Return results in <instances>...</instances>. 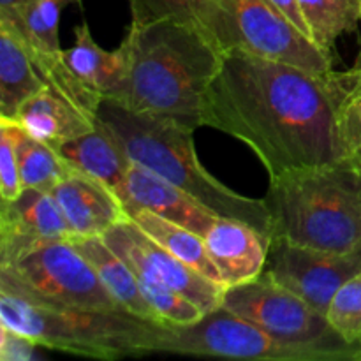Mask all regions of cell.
<instances>
[{
  "instance_id": "6da1fadb",
  "label": "cell",
  "mask_w": 361,
  "mask_h": 361,
  "mask_svg": "<svg viewBox=\"0 0 361 361\" xmlns=\"http://www.w3.org/2000/svg\"><path fill=\"white\" fill-rule=\"evenodd\" d=\"M344 87V73L224 53L208 90L204 127L245 143L270 178L348 161L341 134Z\"/></svg>"
},
{
  "instance_id": "7a4b0ae2",
  "label": "cell",
  "mask_w": 361,
  "mask_h": 361,
  "mask_svg": "<svg viewBox=\"0 0 361 361\" xmlns=\"http://www.w3.org/2000/svg\"><path fill=\"white\" fill-rule=\"evenodd\" d=\"M126 81L116 101L133 111L197 130L224 51L204 32L175 21L129 25L118 46Z\"/></svg>"
},
{
  "instance_id": "3957f363",
  "label": "cell",
  "mask_w": 361,
  "mask_h": 361,
  "mask_svg": "<svg viewBox=\"0 0 361 361\" xmlns=\"http://www.w3.org/2000/svg\"><path fill=\"white\" fill-rule=\"evenodd\" d=\"M97 118L115 134L134 164L189 192L219 217L245 222L270 240V214L264 200L242 196L204 169L194 145L196 130L133 111L113 99H102Z\"/></svg>"
},
{
  "instance_id": "277c9868",
  "label": "cell",
  "mask_w": 361,
  "mask_h": 361,
  "mask_svg": "<svg viewBox=\"0 0 361 361\" xmlns=\"http://www.w3.org/2000/svg\"><path fill=\"white\" fill-rule=\"evenodd\" d=\"M270 240L310 249H361V168L349 161L270 178L264 194Z\"/></svg>"
},
{
  "instance_id": "5b68a950",
  "label": "cell",
  "mask_w": 361,
  "mask_h": 361,
  "mask_svg": "<svg viewBox=\"0 0 361 361\" xmlns=\"http://www.w3.org/2000/svg\"><path fill=\"white\" fill-rule=\"evenodd\" d=\"M162 321L127 310L78 309L23 298L0 289V324L39 348L95 360H120L154 353Z\"/></svg>"
},
{
  "instance_id": "8992f818",
  "label": "cell",
  "mask_w": 361,
  "mask_h": 361,
  "mask_svg": "<svg viewBox=\"0 0 361 361\" xmlns=\"http://www.w3.org/2000/svg\"><path fill=\"white\" fill-rule=\"evenodd\" d=\"M222 305L271 338L312 355L316 361H361V345L345 342L326 316L270 275L226 288Z\"/></svg>"
},
{
  "instance_id": "52a82bcc",
  "label": "cell",
  "mask_w": 361,
  "mask_h": 361,
  "mask_svg": "<svg viewBox=\"0 0 361 361\" xmlns=\"http://www.w3.org/2000/svg\"><path fill=\"white\" fill-rule=\"evenodd\" d=\"M0 289L49 305L123 310L69 240L44 243L0 264Z\"/></svg>"
},
{
  "instance_id": "ba28073f",
  "label": "cell",
  "mask_w": 361,
  "mask_h": 361,
  "mask_svg": "<svg viewBox=\"0 0 361 361\" xmlns=\"http://www.w3.org/2000/svg\"><path fill=\"white\" fill-rule=\"evenodd\" d=\"M154 353L235 360L316 361L309 353L271 338L267 331L224 305L207 312L192 324L161 323Z\"/></svg>"
},
{
  "instance_id": "9c48e42d",
  "label": "cell",
  "mask_w": 361,
  "mask_h": 361,
  "mask_svg": "<svg viewBox=\"0 0 361 361\" xmlns=\"http://www.w3.org/2000/svg\"><path fill=\"white\" fill-rule=\"evenodd\" d=\"M71 4H81V0H23L13 9L0 13V21L13 28L44 83L92 118H97L102 99L80 83L67 67L60 46V16Z\"/></svg>"
},
{
  "instance_id": "30bf717a",
  "label": "cell",
  "mask_w": 361,
  "mask_h": 361,
  "mask_svg": "<svg viewBox=\"0 0 361 361\" xmlns=\"http://www.w3.org/2000/svg\"><path fill=\"white\" fill-rule=\"evenodd\" d=\"M231 48L281 60L316 73H330L331 56L321 51L270 0H226ZM228 51V53H229Z\"/></svg>"
},
{
  "instance_id": "8fae6325",
  "label": "cell",
  "mask_w": 361,
  "mask_h": 361,
  "mask_svg": "<svg viewBox=\"0 0 361 361\" xmlns=\"http://www.w3.org/2000/svg\"><path fill=\"white\" fill-rule=\"evenodd\" d=\"M102 238L109 249L126 261L136 277L159 282L182 293L204 314L222 307L226 286L204 277L201 271L173 256L130 219L113 226Z\"/></svg>"
},
{
  "instance_id": "7c38bea8",
  "label": "cell",
  "mask_w": 361,
  "mask_h": 361,
  "mask_svg": "<svg viewBox=\"0 0 361 361\" xmlns=\"http://www.w3.org/2000/svg\"><path fill=\"white\" fill-rule=\"evenodd\" d=\"M360 271L361 249L331 252L279 238L268 245L264 274L323 314L341 286Z\"/></svg>"
},
{
  "instance_id": "4fadbf2b",
  "label": "cell",
  "mask_w": 361,
  "mask_h": 361,
  "mask_svg": "<svg viewBox=\"0 0 361 361\" xmlns=\"http://www.w3.org/2000/svg\"><path fill=\"white\" fill-rule=\"evenodd\" d=\"M62 240H71V229L51 192L23 189L16 200L0 203V264Z\"/></svg>"
},
{
  "instance_id": "5bb4252c",
  "label": "cell",
  "mask_w": 361,
  "mask_h": 361,
  "mask_svg": "<svg viewBox=\"0 0 361 361\" xmlns=\"http://www.w3.org/2000/svg\"><path fill=\"white\" fill-rule=\"evenodd\" d=\"M115 192L129 219L137 210L154 212L203 238L219 219V215L200 200L134 162Z\"/></svg>"
},
{
  "instance_id": "9a60e30c",
  "label": "cell",
  "mask_w": 361,
  "mask_h": 361,
  "mask_svg": "<svg viewBox=\"0 0 361 361\" xmlns=\"http://www.w3.org/2000/svg\"><path fill=\"white\" fill-rule=\"evenodd\" d=\"M51 194L69 226L71 240L102 236L113 226L129 219L111 187L74 168Z\"/></svg>"
},
{
  "instance_id": "2e32d148",
  "label": "cell",
  "mask_w": 361,
  "mask_h": 361,
  "mask_svg": "<svg viewBox=\"0 0 361 361\" xmlns=\"http://www.w3.org/2000/svg\"><path fill=\"white\" fill-rule=\"evenodd\" d=\"M204 245L226 288L254 281L267 268L270 240L236 219L219 217L204 235Z\"/></svg>"
},
{
  "instance_id": "e0dca14e",
  "label": "cell",
  "mask_w": 361,
  "mask_h": 361,
  "mask_svg": "<svg viewBox=\"0 0 361 361\" xmlns=\"http://www.w3.org/2000/svg\"><path fill=\"white\" fill-rule=\"evenodd\" d=\"M13 120L28 136L55 150L67 141L90 133L97 122L51 87L28 99Z\"/></svg>"
},
{
  "instance_id": "ac0fdd59",
  "label": "cell",
  "mask_w": 361,
  "mask_h": 361,
  "mask_svg": "<svg viewBox=\"0 0 361 361\" xmlns=\"http://www.w3.org/2000/svg\"><path fill=\"white\" fill-rule=\"evenodd\" d=\"M129 7L134 27L175 21L204 32L224 53L231 48L226 0H129Z\"/></svg>"
},
{
  "instance_id": "d6986e66",
  "label": "cell",
  "mask_w": 361,
  "mask_h": 361,
  "mask_svg": "<svg viewBox=\"0 0 361 361\" xmlns=\"http://www.w3.org/2000/svg\"><path fill=\"white\" fill-rule=\"evenodd\" d=\"M67 67L85 88L101 99L120 97L126 81V59L122 49L115 51L101 48L92 37L87 20L74 28V44L63 49Z\"/></svg>"
},
{
  "instance_id": "ffe728a7",
  "label": "cell",
  "mask_w": 361,
  "mask_h": 361,
  "mask_svg": "<svg viewBox=\"0 0 361 361\" xmlns=\"http://www.w3.org/2000/svg\"><path fill=\"white\" fill-rule=\"evenodd\" d=\"M56 152L71 168L101 180L113 190L118 189L133 166L122 143L99 118L90 133L67 141Z\"/></svg>"
},
{
  "instance_id": "44dd1931",
  "label": "cell",
  "mask_w": 361,
  "mask_h": 361,
  "mask_svg": "<svg viewBox=\"0 0 361 361\" xmlns=\"http://www.w3.org/2000/svg\"><path fill=\"white\" fill-rule=\"evenodd\" d=\"M78 252L92 264L109 295L116 300L120 307L127 312L145 317L150 321H159L152 307L141 293L136 274L126 264V261L109 249L102 236H88V238L69 240Z\"/></svg>"
},
{
  "instance_id": "7402d4cb",
  "label": "cell",
  "mask_w": 361,
  "mask_h": 361,
  "mask_svg": "<svg viewBox=\"0 0 361 361\" xmlns=\"http://www.w3.org/2000/svg\"><path fill=\"white\" fill-rule=\"evenodd\" d=\"M46 87L18 35L0 21V116L13 120L21 106Z\"/></svg>"
},
{
  "instance_id": "603a6c76",
  "label": "cell",
  "mask_w": 361,
  "mask_h": 361,
  "mask_svg": "<svg viewBox=\"0 0 361 361\" xmlns=\"http://www.w3.org/2000/svg\"><path fill=\"white\" fill-rule=\"evenodd\" d=\"M130 221L136 222L150 238H154L159 245L169 250L180 261L192 267L194 270L201 271L204 277L222 284L221 275H219L217 268L212 263L210 256L207 252L203 236L148 210L134 212L130 215Z\"/></svg>"
},
{
  "instance_id": "cb8c5ba5",
  "label": "cell",
  "mask_w": 361,
  "mask_h": 361,
  "mask_svg": "<svg viewBox=\"0 0 361 361\" xmlns=\"http://www.w3.org/2000/svg\"><path fill=\"white\" fill-rule=\"evenodd\" d=\"M314 44L331 56L338 37L356 30L361 21L358 0H298Z\"/></svg>"
},
{
  "instance_id": "d4e9b609",
  "label": "cell",
  "mask_w": 361,
  "mask_h": 361,
  "mask_svg": "<svg viewBox=\"0 0 361 361\" xmlns=\"http://www.w3.org/2000/svg\"><path fill=\"white\" fill-rule=\"evenodd\" d=\"M18 164L23 189H35L53 192L71 166L63 161L55 148L21 130L18 140Z\"/></svg>"
},
{
  "instance_id": "484cf974",
  "label": "cell",
  "mask_w": 361,
  "mask_h": 361,
  "mask_svg": "<svg viewBox=\"0 0 361 361\" xmlns=\"http://www.w3.org/2000/svg\"><path fill=\"white\" fill-rule=\"evenodd\" d=\"M324 316L345 342L361 345V271L341 286Z\"/></svg>"
},
{
  "instance_id": "4316f807",
  "label": "cell",
  "mask_w": 361,
  "mask_h": 361,
  "mask_svg": "<svg viewBox=\"0 0 361 361\" xmlns=\"http://www.w3.org/2000/svg\"><path fill=\"white\" fill-rule=\"evenodd\" d=\"M141 293L159 321L168 324H192L204 316L203 310L187 296L159 282L137 277Z\"/></svg>"
},
{
  "instance_id": "83f0119b",
  "label": "cell",
  "mask_w": 361,
  "mask_h": 361,
  "mask_svg": "<svg viewBox=\"0 0 361 361\" xmlns=\"http://www.w3.org/2000/svg\"><path fill=\"white\" fill-rule=\"evenodd\" d=\"M345 87L341 101V134L348 161L361 168V87L355 69L344 73Z\"/></svg>"
},
{
  "instance_id": "f1b7e54d",
  "label": "cell",
  "mask_w": 361,
  "mask_h": 361,
  "mask_svg": "<svg viewBox=\"0 0 361 361\" xmlns=\"http://www.w3.org/2000/svg\"><path fill=\"white\" fill-rule=\"evenodd\" d=\"M21 127L14 120L0 116V197L13 201L23 192L18 164V140Z\"/></svg>"
},
{
  "instance_id": "f546056e",
  "label": "cell",
  "mask_w": 361,
  "mask_h": 361,
  "mask_svg": "<svg viewBox=\"0 0 361 361\" xmlns=\"http://www.w3.org/2000/svg\"><path fill=\"white\" fill-rule=\"evenodd\" d=\"M39 345L30 338L9 330L0 324V360L2 361H30Z\"/></svg>"
},
{
  "instance_id": "4dcf8cb0",
  "label": "cell",
  "mask_w": 361,
  "mask_h": 361,
  "mask_svg": "<svg viewBox=\"0 0 361 361\" xmlns=\"http://www.w3.org/2000/svg\"><path fill=\"white\" fill-rule=\"evenodd\" d=\"M270 2L274 4V6L277 7V9L281 11V13L284 14V16L288 18V20L291 21V23L295 25L300 32H303V34L310 39L309 27H307L305 18H303L302 9H300L298 0H270ZM310 41H312V39H310Z\"/></svg>"
},
{
  "instance_id": "1f68e13d",
  "label": "cell",
  "mask_w": 361,
  "mask_h": 361,
  "mask_svg": "<svg viewBox=\"0 0 361 361\" xmlns=\"http://www.w3.org/2000/svg\"><path fill=\"white\" fill-rule=\"evenodd\" d=\"M20 2H23V0H0V13L13 9V7H16Z\"/></svg>"
},
{
  "instance_id": "d6a6232c",
  "label": "cell",
  "mask_w": 361,
  "mask_h": 361,
  "mask_svg": "<svg viewBox=\"0 0 361 361\" xmlns=\"http://www.w3.org/2000/svg\"><path fill=\"white\" fill-rule=\"evenodd\" d=\"M358 2H360V7H361V0H358Z\"/></svg>"
}]
</instances>
